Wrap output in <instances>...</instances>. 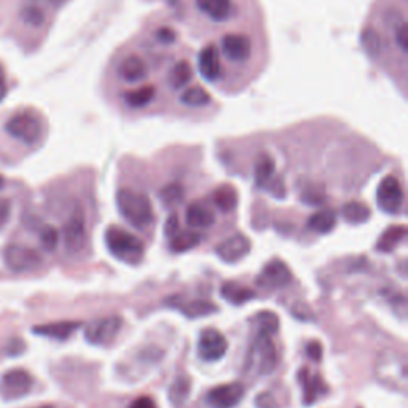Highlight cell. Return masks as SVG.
<instances>
[{
	"instance_id": "1",
	"label": "cell",
	"mask_w": 408,
	"mask_h": 408,
	"mask_svg": "<svg viewBox=\"0 0 408 408\" xmlns=\"http://www.w3.org/2000/svg\"><path fill=\"white\" fill-rule=\"evenodd\" d=\"M407 356L398 349H384L375 360L373 375L381 386L398 393H405L408 386Z\"/></svg>"
},
{
	"instance_id": "2",
	"label": "cell",
	"mask_w": 408,
	"mask_h": 408,
	"mask_svg": "<svg viewBox=\"0 0 408 408\" xmlns=\"http://www.w3.org/2000/svg\"><path fill=\"white\" fill-rule=\"evenodd\" d=\"M117 208L125 220L136 228H147L155 218L150 198L133 188L118 190Z\"/></svg>"
},
{
	"instance_id": "3",
	"label": "cell",
	"mask_w": 408,
	"mask_h": 408,
	"mask_svg": "<svg viewBox=\"0 0 408 408\" xmlns=\"http://www.w3.org/2000/svg\"><path fill=\"white\" fill-rule=\"evenodd\" d=\"M106 246L117 260L128 263V265H137L143 258V252H146L143 243L139 238L117 225H112L106 230Z\"/></svg>"
},
{
	"instance_id": "4",
	"label": "cell",
	"mask_w": 408,
	"mask_h": 408,
	"mask_svg": "<svg viewBox=\"0 0 408 408\" xmlns=\"http://www.w3.org/2000/svg\"><path fill=\"white\" fill-rule=\"evenodd\" d=\"M247 364H249L258 375H267V373H272L276 369V365H278V353H276V346L272 340V335L257 333V338L254 343H252Z\"/></svg>"
},
{
	"instance_id": "5",
	"label": "cell",
	"mask_w": 408,
	"mask_h": 408,
	"mask_svg": "<svg viewBox=\"0 0 408 408\" xmlns=\"http://www.w3.org/2000/svg\"><path fill=\"white\" fill-rule=\"evenodd\" d=\"M3 263L13 273H29L42 265V257L36 249L21 244H8L2 251Z\"/></svg>"
},
{
	"instance_id": "6",
	"label": "cell",
	"mask_w": 408,
	"mask_h": 408,
	"mask_svg": "<svg viewBox=\"0 0 408 408\" xmlns=\"http://www.w3.org/2000/svg\"><path fill=\"white\" fill-rule=\"evenodd\" d=\"M5 129H7V133L11 137L27 143V146L36 143L43 131L42 122H40L37 115L27 112L13 115L7 122V125H5Z\"/></svg>"
},
{
	"instance_id": "7",
	"label": "cell",
	"mask_w": 408,
	"mask_h": 408,
	"mask_svg": "<svg viewBox=\"0 0 408 408\" xmlns=\"http://www.w3.org/2000/svg\"><path fill=\"white\" fill-rule=\"evenodd\" d=\"M123 321L120 316H107V318H99L91 321L85 327V338L86 342L94 344V346H106L112 343L115 337L122 330Z\"/></svg>"
},
{
	"instance_id": "8",
	"label": "cell",
	"mask_w": 408,
	"mask_h": 408,
	"mask_svg": "<svg viewBox=\"0 0 408 408\" xmlns=\"http://www.w3.org/2000/svg\"><path fill=\"white\" fill-rule=\"evenodd\" d=\"M34 378L24 369H11L0 378V394L5 400L21 399L31 393Z\"/></svg>"
},
{
	"instance_id": "9",
	"label": "cell",
	"mask_w": 408,
	"mask_h": 408,
	"mask_svg": "<svg viewBox=\"0 0 408 408\" xmlns=\"http://www.w3.org/2000/svg\"><path fill=\"white\" fill-rule=\"evenodd\" d=\"M404 188L398 177L386 176L377 190V204L386 214H398L404 206Z\"/></svg>"
},
{
	"instance_id": "10",
	"label": "cell",
	"mask_w": 408,
	"mask_h": 408,
	"mask_svg": "<svg viewBox=\"0 0 408 408\" xmlns=\"http://www.w3.org/2000/svg\"><path fill=\"white\" fill-rule=\"evenodd\" d=\"M228 351L225 335L217 329H204L199 333L198 356L204 362H217L223 359Z\"/></svg>"
},
{
	"instance_id": "11",
	"label": "cell",
	"mask_w": 408,
	"mask_h": 408,
	"mask_svg": "<svg viewBox=\"0 0 408 408\" xmlns=\"http://www.w3.org/2000/svg\"><path fill=\"white\" fill-rule=\"evenodd\" d=\"M255 283L267 290H279L292 283V272L283 260H272L262 268Z\"/></svg>"
},
{
	"instance_id": "12",
	"label": "cell",
	"mask_w": 408,
	"mask_h": 408,
	"mask_svg": "<svg viewBox=\"0 0 408 408\" xmlns=\"http://www.w3.org/2000/svg\"><path fill=\"white\" fill-rule=\"evenodd\" d=\"M62 237H64V246L71 254H77L86 244V227H85V216L82 208L72 211V214L64 223L62 228Z\"/></svg>"
},
{
	"instance_id": "13",
	"label": "cell",
	"mask_w": 408,
	"mask_h": 408,
	"mask_svg": "<svg viewBox=\"0 0 408 408\" xmlns=\"http://www.w3.org/2000/svg\"><path fill=\"white\" fill-rule=\"evenodd\" d=\"M246 394V389L241 383H227L212 388L208 393V404L212 408H234L239 405Z\"/></svg>"
},
{
	"instance_id": "14",
	"label": "cell",
	"mask_w": 408,
	"mask_h": 408,
	"mask_svg": "<svg viewBox=\"0 0 408 408\" xmlns=\"http://www.w3.org/2000/svg\"><path fill=\"white\" fill-rule=\"evenodd\" d=\"M223 56L233 62H246L252 56V40L244 34L232 32L220 40Z\"/></svg>"
},
{
	"instance_id": "15",
	"label": "cell",
	"mask_w": 408,
	"mask_h": 408,
	"mask_svg": "<svg viewBox=\"0 0 408 408\" xmlns=\"http://www.w3.org/2000/svg\"><path fill=\"white\" fill-rule=\"evenodd\" d=\"M251 247H252L251 239L243 233H237L233 234V237L227 238L225 241H222V243L216 247V254L225 263H237L249 255Z\"/></svg>"
},
{
	"instance_id": "16",
	"label": "cell",
	"mask_w": 408,
	"mask_h": 408,
	"mask_svg": "<svg viewBox=\"0 0 408 408\" xmlns=\"http://www.w3.org/2000/svg\"><path fill=\"white\" fill-rule=\"evenodd\" d=\"M166 303H168V307L179 309L183 316L192 319L209 316L218 309L214 303L208 300H183L182 297H169L166 298Z\"/></svg>"
},
{
	"instance_id": "17",
	"label": "cell",
	"mask_w": 408,
	"mask_h": 408,
	"mask_svg": "<svg viewBox=\"0 0 408 408\" xmlns=\"http://www.w3.org/2000/svg\"><path fill=\"white\" fill-rule=\"evenodd\" d=\"M298 380L303 386V404L313 405L316 400L329 393V386L324 383L319 375H311L308 369H303L298 373Z\"/></svg>"
},
{
	"instance_id": "18",
	"label": "cell",
	"mask_w": 408,
	"mask_h": 408,
	"mask_svg": "<svg viewBox=\"0 0 408 408\" xmlns=\"http://www.w3.org/2000/svg\"><path fill=\"white\" fill-rule=\"evenodd\" d=\"M80 325H82V323H78V321H61V323L36 325L32 329V333L45 338H51V340L64 342L78 330Z\"/></svg>"
},
{
	"instance_id": "19",
	"label": "cell",
	"mask_w": 408,
	"mask_h": 408,
	"mask_svg": "<svg viewBox=\"0 0 408 408\" xmlns=\"http://www.w3.org/2000/svg\"><path fill=\"white\" fill-rule=\"evenodd\" d=\"M118 77L126 83H137L147 77L148 67L137 55H128L120 61L117 67Z\"/></svg>"
},
{
	"instance_id": "20",
	"label": "cell",
	"mask_w": 408,
	"mask_h": 408,
	"mask_svg": "<svg viewBox=\"0 0 408 408\" xmlns=\"http://www.w3.org/2000/svg\"><path fill=\"white\" fill-rule=\"evenodd\" d=\"M198 67L201 76L208 82H217L222 77V64L216 45H208L203 48L198 57Z\"/></svg>"
},
{
	"instance_id": "21",
	"label": "cell",
	"mask_w": 408,
	"mask_h": 408,
	"mask_svg": "<svg viewBox=\"0 0 408 408\" xmlns=\"http://www.w3.org/2000/svg\"><path fill=\"white\" fill-rule=\"evenodd\" d=\"M201 13H204L209 20L222 22L230 20L233 11L232 0H195Z\"/></svg>"
},
{
	"instance_id": "22",
	"label": "cell",
	"mask_w": 408,
	"mask_h": 408,
	"mask_svg": "<svg viewBox=\"0 0 408 408\" xmlns=\"http://www.w3.org/2000/svg\"><path fill=\"white\" fill-rule=\"evenodd\" d=\"M185 220L192 228H209L214 225L216 214L211 211L209 206L197 201L187 208Z\"/></svg>"
},
{
	"instance_id": "23",
	"label": "cell",
	"mask_w": 408,
	"mask_h": 408,
	"mask_svg": "<svg viewBox=\"0 0 408 408\" xmlns=\"http://www.w3.org/2000/svg\"><path fill=\"white\" fill-rule=\"evenodd\" d=\"M220 294L228 303L239 307V304L251 302L255 297V290H252L249 287L239 283H234V281H227V283L222 284Z\"/></svg>"
},
{
	"instance_id": "24",
	"label": "cell",
	"mask_w": 408,
	"mask_h": 408,
	"mask_svg": "<svg viewBox=\"0 0 408 408\" xmlns=\"http://www.w3.org/2000/svg\"><path fill=\"white\" fill-rule=\"evenodd\" d=\"M212 201L222 212H232L237 209L238 206V192L233 185H228V183H223L218 188H216L214 193H212Z\"/></svg>"
},
{
	"instance_id": "25",
	"label": "cell",
	"mask_w": 408,
	"mask_h": 408,
	"mask_svg": "<svg viewBox=\"0 0 408 408\" xmlns=\"http://www.w3.org/2000/svg\"><path fill=\"white\" fill-rule=\"evenodd\" d=\"M407 237V228L404 225H393L384 230L377 243V251L389 254L398 247Z\"/></svg>"
},
{
	"instance_id": "26",
	"label": "cell",
	"mask_w": 408,
	"mask_h": 408,
	"mask_svg": "<svg viewBox=\"0 0 408 408\" xmlns=\"http://www.w3.org/2000/svg\"><path fill=\"white\" fill-rule=\"evenodd\" d=\"M342 217L351 225H362L372 217V211L362 201H349V203L343 204Z\"/></svg>"
},
{
	"instance_id": "27",
	"label": "cell",
	"mask_w": 408,
	"mask_h": 408,
	"mask_svg": "<svg viewBox=\"0 0 408 408\" xmlns=\"http://www.w3.org/2000/svg\"><path fill=\"white\" fill-rule=\"evenodd\" d=\"M335 225H337V216L332 209L314 212L308 220V228L311 230V232L319 233V234L330 233L332 230L335 228Z\"/></svg>"
},
{
	"instance_id": "28",
	"label": "cell",
	"mask_w": 408,
	"mask_h": 408,
	"mask_svg": "<svg viewBox=\"0 0 408 408\" xmlns=\"http://www.w3.org/2000/svg\"><path fill=\"white\" fill-rule=\"evenodd\" d=\"M201 243V234L187 230H177L169 237V246L174 252H187Z\"/></svg>"
},
{
	"instance_id": "29",
	"label": "cell",
	"mask_w": 408,
	"mask_h": 408,
	"mask_svg": "<svg viewBox=\"0 0 408 408\" xmlns=\"http://www.w3.org/2000/svg\"><path fill=\"white\" fill-rule=\"evenodd\" d=\"M190 388H192L190 378H188L187 375H181V377L177 375L174 383H172L171 388H169L171 404L174 405L176 408H179L185 404L188 395H190Z\"/></svg>"
},
{
	"instance_id": "30",
	"label": "cell",
	"mask_w": 408,
	"mask_h": 408,
	"mask_svg": "<svg viewBox=\"0 0 408 408\" xmlns=\"http://www.w3.org/2000/svg\"><path fill=\"white\" fill-rule=\"evenodd\" d=\"M276 163L269 155H260L255 163V183L257 187H267L274 177Z\"/></svg>"
},
{
	"instance_id": "31",
	"label": "cell",
	"mask_w": 408,
	"mask_h": 408,
	"mask_svg": "<svg viewBox=\"0 0 408 408\" xmlns=\"http://www.w3.org/2000/svg\"><path fill=\"white\" fill-rule=\"evenodd\" d=\"M193 77L192 66L187 61L177 62L168 73V83L172 90H182Z\"/></svg>"
},
{
	"instance_id": "32",
	"label": "cell",
	"mask_w": 408,
	"mask_h": 408,
	"mask_svg": "<svg viewBox=\"0 0 408 408\" xmlns=\"http://www.w3.org/2000/svg\"><path fill=\"white\" fill-rule=\"evenodd\" d=\"M155 97V88L152 85H146L142 88L131 90L125 94V102L133 108H142L150 104Z\"/></svg>"
},
{
	"instance_id": "33",
	"label": "cell",
	"mask_w": 408,
	"mask_h": 408,
	"mask_svg": "<svg viewBox=\"0 0 408 408\" xmlns=\"http://www.w3.org/2000/svg\"><path fill=\"white\" fill-rule=\"evenodd\" d=\"M179 101L188 107H204L211 102V94L201 86H192V88L183 91Z\"/></svg>"
},
{
	"instance_id": "34",
	"label": "cell",
	"mask_w": 408,
	"mask_h": 408,
	"mask_svg": "<svg viewBox=\"0 0 408 408\" xmlns=\"http://www.w3.org/2000/svg\"><path fill=\"white\" fill-rule=\"evenodd\" d=\"M360 38H362V47H364V50L367 51V55L373 57V59L380 57L383 51V40L375 29L367 27L365 31L362 32Z\"/></svg>"
},
{
	"instance_id": "35",
	"label": "cell",
	"mask_w": 408,
	"mask_h": 408,
	"mask_svg": "<svg viewBox=\"0 0 408 408\" xmlns=\"http://www.w3.org/2000/svg\"><path fill=\"white\" fill-rule=\"evenodd\" d=\"M255 325L258 333L274 335L279 330V318L273 311H260L255 318Z\"/></svg>"
},
{
	"instance_id": "36",
	"label": "cell",
	"mask_w": 408,
	"mask_h": 408,
	"mask_svg": "<svg viewBox=\"0 0 408 408\" xmlns=\"http://www.w3.org/2000/svg\"><path fill=\"white\" fill-rule=\"evenodd\" d=\"M302 201L303 203L308 204H321L325 201V193H324V187L318 185V183H308V185L303 187L302 192Z\"/></svg>"
},
{
	"instance_id": "37",
	"label": "cell",
	"mask_w": 408,
	"mask_h": 408,
	"mask_svg": "<svg viewBox=\"0 0 408 408\" xmlns=\"http://www.w3.org/2000/svg\"><path fill=\"white\" fill-rule=\"evenodd\" d=\"M20 15H21V20L29 26L40 27V26H43V22H45V13L38 7H34V5H29V7L22 8Z\"/></svg>"
},
{
	"instance_id": "38",
	"label": "cell",
	"mask_w": 408,
	"mask_h": 408,
	"mask_svg": "<svg viewBox=\"0 0 408 408\" xmlns=\"http://www.w3.org/2000/svg\"><path fill=\"white\" fill-rule=\"evenodd\" d=\"M160 198H162L163 204L166 206H172L181 203L183 198V190L179 183H169L166 185L162 192H160Z\"/></svg>"
},
{
	"instance_id": "39",
	"label": "cell",
	"mask_w": 408,
	"mask_h": 408,
	"mask_svg": "<svg viewBox=\"0 0 408 408\" xmlns=\"http://www.w3.org/2000/svg\"><path fill=\"white\" fill-rule=\"evenodd\" d=\"M40 243H42L45 251L53 252L57 247V243H59V233H57V230L55 227L45 225L42 232H40Z\"/></svg>"
},
{
	"instance_id": "40",
	"label": "cell",
	"mask_w": 408,
	"mask_h": 408,
	"mask_svg": "<svg viewBox=\"0 0 408 408\" xmlns=\"http://www.w3.org/2000/svg\"><path fill=\"white\" fill-rule=\"evenodd\" d=\"M394 37H395V42H398V47L400 48L402 53L405 55L408 50V26L405 20H400L399 24L395 26Z\"/></svg>"
},
{
	"instance_id": "41",
	"label": "cell",
	"mask_w": 408,
	"mask_h": 408,
	"mask_svg": "<svg viewBox=\"0 0 408 408\" xmlns=\"http://www.w3.org/2000/svg\"><path fill=\"white\" fill-rule=\"evenodd\" d=\"M11 216V201L3 198L0 199V230L7 225Z\"/></svg>"
},
{
	"instance_id": "42",
	"label": "cell",
	"mask_w": 408,
	"mask_h": 408,
	"mask_svg": "<svg viewBox=\"0 0 408 408\" xmlns=\"http://www.w3.org/2000/svg\"><path fill=\"white\" fill-rule=\"evenodd\" d=\"M307 354L311 360L319 362L321 359H323V344H321L319 342H309L307 344Z\"/></svg>"
},
{
	"instance_id": "43",
	"label": "cell",
	"mask_w": 408,
	"mask_h": 408,
	"mask_svg": "<svg viewBox=\"0 0 408 408\" xmlns=\"http://www.w3.org/2000/svg\"><path fill=\"white\" fill-rule=\"evenodd\" d=\"M157 38H158V42L169 45V43H174L176 42L177 34H176L174 29H171V27H162L157 32Z\"/></svg>"
},
{
	"instance_id": "44",
	"label": "cell",
	"mask_w": 408,
	"mask_h": 408,
	"mask_svg": "<svg viewBox=\"0 0 408 408\" xmlns=\"http://www.w3.org/2000/svg\"><path fill=\"white\" fill-rule=\"evenodd\" d=\"M26 344L20 338H11L10 343L7 344V354L8 356H20L24 353Z\"/></svg>"
},
{
	"instance_id": "45",
	"label": "cell",
	"mask_w": 408,
	"mask_h": 408,
	"mask_svg": "<svg viewBox=\"0 0 408 408\" xmlns=\"http://www.w3.org/2000/svg\"><path fill=\"white\" fill-rule=\"evenodd\" d=\"M129 408H157V404L152 398L148 395H142V398H137L133 404L129 405Z\"/></svg>"
},
{
	"instance_id": "46",
	"label": "cell",
	"mask_w": 408,
	"mask_h": 408,
	"mask_svg": "<svg viewBox=\"0 0 408 408\" xmlns=\"http://www.w3.org/2000/svg\"><path fill=\"white\" fill-rule=\"evenodd\" d=\"M255 405L258 408H274V399H273V395L272 394H268V393H263L260 394L257 398L255 400Z\"/></svg>"
},
{
	"instance_id": "47",
	"label": "cell",
	"mask_w": 408,
	"mask_h": 408,
	"mask_svg": "<svg viewBox=\"0 0 408 408\" xmlns=\"http://www.w3.org/2000/svg\"><path fill=\"white\" fill-rule=\"evenodd\" d=\"M177 230H179V222H177V217L171 216L168 223H166V227H164V233L168 234V237H171V234H174Z\"/></svg>"
},
{
	"instance_id": "48",
	"label": "cell",
	"mask_w": 408,
	"mask_h": 408,
	"mask_svg": "<svg viewBox=\"0 0 408 408\" xmlns=\"http://www.w3.org/2000/svg\"><path fill=\"white\" fill-rule=\"evenodd\" d=\"M8 93V86H7V78H5V73L0 67V102H2Z\"/></svg>"
},
{
	"instance_id": "49",
	"label": "cell",
	"mask_w": 408,
	"mask_h": 408,
	"mask_svg": "<svg viewBox=\"0 0 408 408\" xmlns=\"http://www.w3.org/2000/svg\"><path fill=\"white\" fill-rule=\"evenodd\" d=\"M3 187H5V179H3V176L0 174V192H2Z\"/></svg>"
},
{
	"instance_id": "50",
	"label": "cell",
	"mask_w": 408,
	"mask_h": 408,
	"mask_svg": "<svg viewBox=\"0 0 408 408\" xmlns=\"http://www.w3.org/2000/svg\"><path fill=\"white\" fill-rule=\"evenodd\" d=\"M38 408H55L53 405H43V407H38Z\"/></svg>"
}]
</instances>
